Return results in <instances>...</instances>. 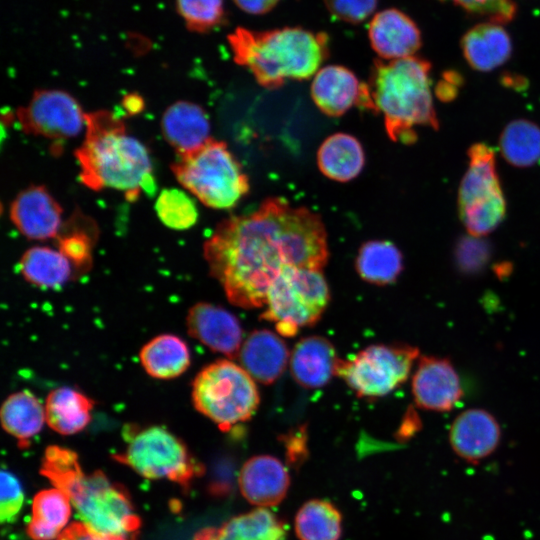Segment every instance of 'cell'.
<instances>
[{"label": "cell", "instance_id": "cell-3", "mask_svg": "<svg viewBox=\"0 0 540 540\" xmlns=\"http://www.w3.org/2000/svg\"><path fill=\"white\" fill-rule=\"evenodd\" d=\"M40 473L68 497L81 522L94 531L129 539L139 529L141 520L124 487L100 470L86 474L74 451L48 446Z\"/></svg>", "mask_w": 540, "mask_h": 540}, {"label": "cell", "instance_id": "cell-15", "mask_svg": "<svg viewBox=\"0 0 540 540\" xmlns=\"http://www.w3.org/2000/svg\"><path fill=\"white\" fill-rule=\"evenodd\" d=\"M188 334L214 352L237 358L243 344V330L230 311L211 303L198 302L187 313Z\"/></svg>", "mask_w": 540, "mask_h": 540}, {"label": "cell", "instance_id": "cell-11", "mask_svg": "<svg viewBox=\"0 0 540 540\" xmlns=\"http://www.w3.org/2000/svg\"><path fill=\"white\" fill-rule=\"evenodd\" d=\"M418 356L419 349L409 344L370 345L340 360L336 375L359 397H383L406 382Z\"/></svg>", "mask_w": 540, "mask_h": 540}, {"label": "cell", "instance_id": "cell-40", "mask_svg": "<svg viewBox=\"0 0 540 540\" xmlns=\"http://www.w3.org/2000/svg\"><path fill=\"white\" fill-rule=\"evenodd\" d=\"M327 10L337 19L358 24L376 9L378 0H323Z\"/></svg>", "mask_w": 540, "mask_h": 540}, {"label": "cell", "instance_id": "cell-25", "mask_svg": "<svg viewBox=\"0 0 540 540\" xmlns=\"http://www.w3.org/2000/svg\"><path fill=\"white\" fill-rule=\"evenodd\" d=\"M94 404L90 397L74 388L58 387L46 397V423L61 435L76 434L91 421Z\"/></svg>", "mask_w": 540, "mask_h": 540}, {"label": "cell", "instance_id": "cell-38", "mask_svg": "<svg viewBox=\"0 0 540 540\" xmlns=\"http://www.w3.org/2000/svg\"><path fill=\"white\" fill-rule=\"evenodd\" d=\"M451 1L469 13L488 17L489 21L506 24L516 15L517 7L513 0H439Z\"/></svg>", "mask_w": 540, "mask_h": 540}, {"label": "cell", "instance_id": "cell-29", "mask_svg": "<svg viewBox=\"0 0 540 540\" xmlns=\"http://www.w3.org/2000/svg\"><path fill=\"white\" fill-rule=\"evenodd\" d=\"M73 265L59 250L46 246H33L20 258L19 270L30 284L43 289H57L73 275Z\"/></svg>", "mask_w": 540, "mask_h": 540}, {"label": "cell", "instance_id": "cell-42", "mask_svg": "<svg viewBox=\"0 0 540 540\" xmlns=\"http://www.w3.org/2000/svg\"><path fill=\"white\" fill-rule=\"evenodd\" d=\"M462 82L463 79L460 74L455 71H447L443 74L442 80L438 82L435 93L442 101L453 100Z\"/></svg>", "mask_w": 540, "mask_h": 540}, {"label": "cell", "instance_id": "cell-9", "mask_svg": "<svg viewBox=\"0 0 540 540\" xmlns=\"http://www.w3.org/2000/svg\"><path fill=\"white\" fill-rule=\"evenodd\" d=\"M126 447L114 459L150 479H168L187 487L203 469L184 442L162 426L125 428Z\"/></svg>", "mask_w": 540, "mask_h": 540}, {"label": "cell", "instance_id": "cell-31", "mask_svg": "<svg viewBox=\"0 0 540 540\" xmlns=\"http://www.w3.org/2000/svg\"><path fill=\"white\" fill-rule=\"evenodd\" d=\"M71 515L70 500L58 488L38 492L32 503L27 533L33 540H55Z\"/></svg>", "mask_w": 540, "mask_h": 540}, {"label": "cell", "instance_id": "cell-14", "mask_svg": "<svg viewBox=\"0 0 540 540\" xmlns=\"http://www.w3.org/2000/svg\"><path fill=\"white\" fill-rule=\"evenodd\" d=\"M311 96L316 106L331 117L343 115L354 105L372 111L368 84L361 83L352 71L339 65L317 71Z\"/></svg>", "mask_w": 540, "mask_h": 540}, {"label": "cell", "instance_id": "cell-41", "mask_svg": "<svg viewBox=\"0 0 540 540\" xmlns=\"http://www.w3.org/2000/svg\"><path fill=\"white\" fill-rule=\"evenodd\" d=\"M55 540H129L123 537L106 535L94 531L82 522L69 525Z\"/></svg>", "mask_w": 540, "mask_h": 540}, {"label": "cell", "instance_id": "cell-33", "mask_svg": "<svg viewBox=\"0 0 540 540\" xmlns=\"http://www.w3.org/2000/svg\"><path fill=\"white\" fill-rule=\"evenodd\" d=\"M499 148L509 164L533 166L540 160V127L527 119L513 120L502 131Z\"/></svg>", "mask_w": 540, "mask_h": 540}, {"label": "cell", "instance_id": "cell-26", "mask_svg": "<svg viewBox=\"0 0 540 540\" xmlns=\"http://www.w3.org/2000/svg\"><path fill=\"white\" fill-rule=\"evenodd\" d=\"M139 360L149 376L169 380L179 377L189 368L191 354L188 345L180 337L161 334L143 345Z\"/></svg>", "mask_w": 540, "mask_h": 540}, {"label": "cell", "instance_id": "cell-35", "mask_svg": "<svg viewBox=\"0 0 540 540\" xmlns=\"http://www.w3.org/2000/svg\"><path fill=\"white\" fill-rule=\"evenodd\" d=\"M176 10L192 32L207 33L226 19L224 0H175Z\"/></svg>", "mask_w": 540, "mask_h": 540}, {"label": "cell", "instance_id": "cell-45", "mask_svg": "<svg viewBox=\"0 0 540 540\" xmlns=\"http://www.w3.org/2000/svg\"><path fill=\"white\" fill-rule=\"evenodd\" d=\"M124 105L128 111L137 113L142 109L143 102L137 95H129L124 99Z\"/></svg>", "mask_w": 540, "mask_h": 540}, {"label": "cell", "instance_id": "cell-44", "mask_svg": "<svg viewBox=\"0 0 540 540\" xmlns=\"http://www.w3.org/2000/svg\"><path fill=\"white\" fill-rule=\"evenodd\" d=\"M420 428H421V421L418 414L412 407H409L407 413L405 414L403 418V421L399 430L400 438L407 439L408 437L415 434Z\"/></svg>", "mask_w": 540, "mask_h": 540}, {"label": "cell", "instance_id": "cell-4", "mask_svg": "<svg viewBox=\"0 0 540 540\" xmlns=\"http://www.w3.org/2000/svg\"><path fill=\"white\" fill-rule=\"evenodd\" d=\"M234 61L247 68L258 84L281 87L286 80L315 75L328 57V36L300 27L255 31L236 28L228 35Z\"/></svg>", "mask_w": 540, "mask_h": 540}, {"label": "cell", "instance_id": "cell-13", "mask_svg": "<svg viewBox=\"0 0 540 540\" xmlns=\"http://www.w3.org/2000/svg\"><path fill=\"white\" fill-rule=\"evenodd\" d=\"M411 390L417 407L440 413L453 410L463 397L460 377L446 357L421 356Z\"/></svg>", "mask_w": 540, "mask_h": 540}, {"label": "cell", "instance_id": "cell-16", "mask_svg": "<svg viewBox=\"0 0 540 540\" xmlns=\"http://www.w3.org/2000/svg\"><path fill=\"white\" fill-rule=\"evenodd\" d=\"M10 218L22 235L33 240L59 236L62 208L43 186L21 191L10 206Z\"/></svg>", "mask_w": 540, "mask_h": 540}, {"label": "cell", "instance_id": "cell-39", "mask_svg": "<svg viewBox=\"0 0 540 540\" xmlns=\"http://www.w3.org/2000/svg\"><path fill=\"white\" fill-rule=\"evenodd\" d=\"M0 479V519L2 523L12 522L22 508L24 492L18 478L10 471L2 469Z\"/></svg>", "mask_w": 540, "mask_h": 540}, {"label": "cell", "instance_id": "cell-43", "mask_svg": "<svg viewBox=\"0 0 540 540\" xmlns=\"http://www.w3.org/2000/svg\"><path fill=\"white\" fill-rule=\"evenodd\" d=\"M235 5L249 14H265L271 11L279 0H233Z\"/></svg>", "mask_w": 540, "mask_h": 540}, {"label": "cell", "instance_id": "cell-30", "mask_svg": "<svg viewBox=\"0 0 540 540\" xmlns=\"http://www.w3.org/2000/svg\"><path fill=\"white\" fill-rule=\"evenodd\" d=\"M356 270L366 282L378 286L394 283L403 270V256L390 241L372 240L359 249Z\"/></svg>", "mask_w": 540, "mask_h": 540}, {"label": "cell", "instance_id": "cell-24", "mask_svg": "<svg viewBox=\"0 0 540 540\" xmlns=\"http://www.w3.org/2000/svg\"><path fill=\"white\" fill-rule=\"evenodd\" d=\"M282 521L269 509L258 507L237 515L220 527H207L193 540H285Z\"/></svg>", "mask_w": 540, "mask_h": 540}, {"label": "cell", "instance_id": "cell-6", "mask_svg": "<svg viewBox=\"0 0 540 540\" xmlns=\"http://www.w3.org/2000/svg\"><path fill=\"white\" fill-rule=\"evenodd\" d=\"M171 169L185 189L211 208H233L250 189L241 164L222 141L209 139L179 154Z\"/></svg>", "mask_w": 540, "mask_h": 540}, {"label": "cell", "instance_id": "cell-5", "mask_svg": "<svg viewBox=\"0 0 540 540\" xmlns=\"http://www.w3.org/2000/svg\"><path fill=\"white\" fill-rule=\"evenodd\" d=\"M430 70L431 64L416 56L374 61L367 83L372 111L382 113L391 140L411 144L416 140L414 126L438 129Z\"/></svg>", "mask_w": 540, "mask_h": 540}, {"label": "cell", "instance_id": "cell-36", "mask_svg": "<svg viewBox=\"0 0 540 540\" xmlns=\"http://www.w3.org/2000/svg\"><path fill=\"white\" fill-rule=\"evenodd\" d=\"M491 257L490 244L480 237L464 236L455 246L454 260L457 270L466 276L479 274Z\"/></svg>", "mask_w": 540, "mask_h": 540}, {"label": "cell", "instance_id": "cell-2", "mask_svg": "<svg viewBox=\"0 0 540 540\" xmlns=\"http://www.w3.org/2000/svg\"><path fill=\"white\" fill-rule=\"evenodd\" d=\"M75 155L80 179L91 189H116L135 199L153 185L146 147L111 112L86 114L85 138Z\"/></svg>", "mask_w": 540, "mask_h": 540}, {"label": "cell", "instance_id": "cell-8", "mask_svg": "<svg viewBox=\"0 0 540 540\" xmlns=\"http://www.w3.org/2000/svg\"><path fill=\"white\" fill-rule=\"evenodd\" d=\"M330 301L322 270L290 267L271 283L261 318L275 324L285 337L319 321Z\"/></svg>", "mask_w": 540, "mask_h": 540}, {"label": "cell", "instance_id": "cell-28", "mask_svg": "<svg viewBox=\"0 0 540 540\" xmlns=\"http://www.w3.org/2000/svg\"><path fill=\"white\" fill-rule=\"evenodd\" d=\"M365 155L360 142L346 133H335L324 140L317 153L320 171L340 182L354 179L364 166Z\"/></svg>", "mask_w": 540, "mask_h": 540}, {"label": "cell", "instance_id": "cell-20", "mask_svg": "<svg viewBox=\"0 0 540 540\" xmlns=\"http://www.w3.org/2000/svg\"><path fill=\"white\" fill-rule=\"evenodd\" d=\"M340 360L328 339L308 336L295 344L289 366L291 375L300 386L316 389L325 386L336 375Z\"/></svg>", "mask_w": 540, "mask_h": 540}, {"label": "cell", "instance_id": "cell-37", "mask_svg": "<svg viewBox=\"0 0 540 540\" xmlns=\"http://www.w3.org/2000/svg\"><path fill=\"white\" fill-rule=\"evenodd\" d=\"M58 249L71 262L74 269L86 271L92 262L91 236L83 230H71L58 237Z\"/></svg>", "mask_w": 540, "mask_h": 540}, {"label": "cell", "instance_id": "cell-27", "mask_svg": "<svg viewBox=\"0 0 540 540\" xmlns=\"http://www.w3.org/2000/svg\"><path fill=\"white\" fill-rule=\"evenodd\" d=\"M0 420L3 429L25 448L46 422L45 406L31 391L20 390L2 403Z\"/></svg>", "mask_w": 540, "mask_h": 540}, {"label": "cell", "instance_id": "cell-1", "mask_svg": "<svg viewBox=\"0 0 540 540\" xmlns=\"http://www.w3.org/2000/svg\"><path fill=\"white\" fill-rule=\"evenodd\" d=\"M203 254L229 302L244 309L264 307L271 283L286 268L322 270L329 257L320 216L282 198L221 221Z\"/></svg>", "mask_w": 540, "mask_h": 540}, {"label": "cell", "instance_id": "cell-21", "mask_svg": "<svg viewBox=\"0 0 540 540\" xmlns=\"http://www.w3.org/2000/svg\"><path fill=\"white\" fill-rule=\"evenodd\" d=\"M238 358L241 366L254 380L271 384L286 369L290 352L277 334L260 329L252 331L243 341Z\"/></svg>", "mask_w": 540, "mask_h": 540}, {"label": "cell", "instance_id": "cell-46", "mask_svg": "<svg viewBox=\"0 0 540 540\" xmlns=\"http://www.w3.org/2000/svg\"><path fill=\"white\" fill-rule=\"evenodd\" d=\"M512 271V265L508 262H502L494 267V272L498 278H505L510 275Z\"/></svg>", "mask_w": 540, "mask_h": 540}, {"label": "cell", "instance_id": "cell-12", "mask_svg": "<svg viewBox=\"0 0 540 540\" xmlns=\"http://www.w3.org/2000/svg\"><path fill=\"white\" fill-rule=\"evenodd\" d=\"M17 119L26 133L50 139L75 137L86 127L80 104L61 90L34 92L29 103L18 109Z\"/></svg>", "mask_w": 540, "mask_h": 540}, {"label": "cell", "instance_id": "cell-22", "mask_svg": "<svg viewBox=\"0 0 540 540\" xmlns=\"http://www.w3.org/2000/svg\"><path fill=\"white\" fill-rule=\"evenodd\" d=\"M161 130L166 141L177 154L191 152L210 138V122L199 105L189 101H178L163 113Z\"/></svg>", "mask_w": 540, "mask_h": 540}, {"label": "cell", "instance_id": "cell-34", "mask_svg": "<svg viewBox=\"0 0 540 540\" xmlns=\"http://www.w3.org/2000/svg\"><path fill=\"white\" fill-rule=\"evenodd\" d=\"M155 210L160 221L175 230L188 229L198 219V211L192 198L177 188L162 190L156 200Z\"/></svg>", "mask_w": 540, "mask_h": 540}, {"label": "cell", "instance_id": "cell-19", "mask_svg": "<svg viewBox=\"0 0 540 540\" xmlns=\"http://www.w3.org/2000/svg\"><path fill=\"white\" fill-rule=\"evenodd\" d=\"M238 483L242 495L249 503L266 508L279 504L285 498L290 477L287 468L278 458L256 455L243 464Z\"/></svg>", "mask_w": 540, "mask_h": 540}, {"label": "cell", "instance_id": "cell-7", "mask_svg": "<svg viewBox=\"0 0 540 540\" xmlns=\"http://www.w3.org/2000/svg\"><path fill=\"white\" fill-rule=\"evenodd\" d=\"M191 396L195 409L224 431L249 420L260 404L254 379L229 359L203 367L192 382Z\"/></svg>", "mask_w": 540, "mask_h": 540}, {"label": "cell", "instance_id": "cell-32", "mask_svg": "<svg viewBox=\"0 0 540 540\" xmlns=\"http://www.w3.org/2000/svg\"><path fill=\"white\" fill-rule=\"evenodd\" d=\"M294 527L299 540H339L342 515L331 502L311 499L297 511Z\"/></svg>", "mask_w": 540, "mask_h": 540}, {"label": "cell", "instance_id": "cell-23", "mask_svg": "<svg viewBox=\"0 0 540 540\" xmlns=\"http://www.w3.org/2000/svg\"><path fill=\"white\" fill-rule=\"evenodd\" d=\"M465 60L473 69L492 71L512 54V41L502 24L484 22L469 29L461 39Z\"/></svg>", "mask_w": 540, "mask_h": 540}, {"label": "cell", "instance_id": "cell-10", "mask_svg": "<svg viewBox=\"0 0 540 540\" xmlns=\"http://www.w3.org/2000/svg\"><path fill=\"white\" fill-rule=\"evenodd\" d=\"M469 166L458 190L460 218L470 235L482 237L503 221L506 201L502 191L494 150L476 143L468 150Z\"/></svg>", "mask_w": 540, "mask_h": 540}, {"label": "cell", "instance_id": "cell-18", "mask_svg": "<svg viewBox=\"0 0 540 540\" xmlns=\"http://www.w3.org/2000/svg\"><path fill=\"white\" fill-rule=\"evenodd\" d=\"M368 36L373 50L388 61L414 56L422 45L417 24L395 8L385 9L373 16Z\"/></svg>", "mask_w": 540, "mask_h": 540}, {"label": "cell", "instance_id": "cell-17", "mask_svg": "<svg viewBox=\"0 0 540 540\" xmlns=\"http://www.w3.org/2000/svg\"><path fill=\"white\" fill-rule=\"evenodd\" d=\"M501 428L496 418L481 408L467 409L456 416L449 429L454 453L470 463L490 456L499 446Z\"/></svg>", "mask_w": 540, "mask_h": 540}]
</instances>
